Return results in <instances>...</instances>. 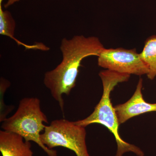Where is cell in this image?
I'll list each match as a JSON object with an SVG mask.
<instances>
[{"label": "cell", "mask_w": 156, "mask_h": 156, "mask_svg": "<svg viewBox=\"0 0 156 156\" xmlns=\"http://www.w3.org/2000/svg\"><path fill=\"white\" fill-rule=\"evenodd\" d=\"M45 123L48 124L49 122L42 111L40 99L25 97L20 101L15 113L2 122L1 128L4 131L20 135L26 141L35 143L48 156H57V151L50 149L41 140V132L46 126Z\"/></svg>", "instance_id": "3"}, {"label": "cell", "mask_w": 156, "mask_h": 156, "mask_svg": "<svg viewBox=\"0 0 156 156\" xmlns=\"http://www.w3.org/2000/svg\"><path fill=\"white\" fill-rule=\"evenodd\" d=\"M140 55L148 67L149 72L147 75L148 78L152 80L156 77V35L152 36L147 39Z\"/></svg>", "instance_id": "9"}, {"label": "cell", "mask_w": 156, "mask_h": 156, "mask_svg": "<svg viewBox=\"0 0 156 156\" xmlns=\"http://www.w3.org/2000/svg\"><path fill=\"white\" fill-rule=\"evenodd\" d=\"M105 48L97 37L76 35L71 39H62L60 47L62 60L55 69L45 73L44 83L63 114L62 96L69 95L75 87L82 60L88 56H98Z\"/></svg>", "instance_id": "1"}, {"label": "cell", "mask_w": 156, "mask_h": 156, "mask_svg": "<svg viewBox=\"0 0 156 156\" xmlns=\"http://www.w3.org/2000/svg\"><path fill=\"white\" fill-rule=\"evenodd\" d=\"M99 76L103 86V93L100 101L90 115L83 119L74 122L75 123L84 127L97 123L106 127L114 135L116 142L117 150L115 156H123L129 152L137 156H144V153L140 148L126 142L120 136L119 133L120 124L111 100V93L115 87L120 83L128 81L130 75L106 69L101 71Z\"/></svg>", "instance_id": "2"}, {"label": "cell", "mask_w": 156, "mask_h": 156, "mask_svg": "<svg viewBox=\"0 0 156 156\" xmlns=\"http://www.w3.org/2000/svg\"><path fill=\"white\" fill-rule=\"evenodd\" d=\"M19 1H20V0H8L7 3L5 5V8H8V7L11 5H13L14 3L17 2Z\"/></svg>", "instance_id": "10"}, {"label": "cell", "mask_w": 156, "mask_h": 156, "mask_svg": "<svg viewBox=\"0 0 156 156\" xmlns=\"http://www.w3.org/2000/svg\"><path fill=\"white\" fill-rule=\"evenodd\" d=\"M16 23L11 13L9 11H4L2 5H0V34L7 36L14 40L19 45H22L26 49H36L42 50H47L48 48L43 44L38 43L37 44L28 45L20 41L14 36Z\"/></svg>", "instance_id": "8"}, {"label": "cell", "mask_w": 156, "mask_h": 156, "mask_svg": "<svg viewBox=\"0 0 156 156\" xmlns=\"http://www.w3.org/2000/svg\"><path fill=\"white\" fill-rule=\"evenodd\" d=\"M142 87L143 80L140 78L135 92L131 98L125 103L114 107L120 125L136 116L145 113L156 112V103H148L144 99Z\"/></svg>", "instance_id": "6"}, {"label": "cell", "mask_w": 156, "mask_h": 156, "mask_svg": "<svg viewBox=\"0 0 156 156\" xmlns=\"http://www.w3.org/2000/svg\"><path fill=\"white\" fill-rule=\"evenodd\" d=\"M85 128L65 119L54 120L46 126L41 139L50 149L61 147L73 151L76 156H90L86 143Z\"/></svg>", "instance_id": "4"}, {"label": "cell", "mask_w": 156, "mask_h": 156, "mask_svg": "<svg viewBox=\"0 0 156 156\" xmlns=\"http://www.w3.org/2000/svg\"><path fill=\"white\" fill-rule=\"evenodd\" d=\"M98 57L99 66L115 72L140 76L149 72L147 66L136 49L105 48Z\"/></svg>", "instance_id": "5"}, {"label": "cell", "mask_w": 156, "mask_h": 156, "mask_svg": "<svg viewBox=\"0 0 156 156\" xmlns=\"http://www.w3.org/2000/svg\"><path fill=\"white\" fill-rule=\"evenodd\" d=\"M3 0H0V5H2V3Z\"/></svg>", "instance_id": "11"}, {"label": "cell", "mask_w": 156, "mask_h": 156, "mask_svg": "<svg viewBox=\"0 0 156 156\" xmlns=\"http://www.w3.org/2000/svg\"><path fill=\"white\" fill-rule=\"evenodd\" d=\"M0 151L2 156H34L31 144L12 132L0 131Z\"/></svg>", "instance_id": "7"}]
</instances>
